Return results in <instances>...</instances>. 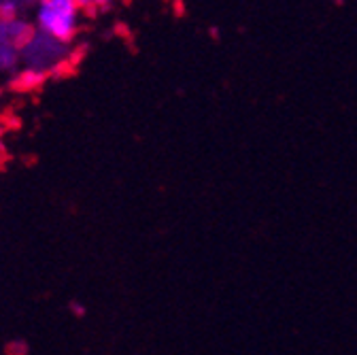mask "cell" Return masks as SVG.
<instances>
[{
  "label": "cell",
  "mask_w": 357,
  "mask_h": 355,
  "mask_svg": "<svg viewBox=\"0 0 357 355\" xmlns=\"http://www.w3.org/2000/svg\"><path fill=\"white\" fill-rule=\"evenodd\" d=\"M79 9L77 0H38L36 26L40 32L68 45L79 28Z\"/></svg>",
  "instance_id": "cell-1"
},
{
  "label": "cell",
  "mask_w": 357,
  "mask_h": 355,
  "mask_svg": "<svg viewBox=\"0 0 357 355\" xmlns=\"http://www.w3.org/2000/svg\"><path fill=\"white\" fill-rule=\"evenodd\" d=\"M68 54L66 50V43L45 34V32H36L32 36V40L24 47V60L28 62L30 68H36V70H43L47 73L52 66H56L60 60H64Z\"/></svg>",
  "instance_id": "cell-2"
},
{
  "label": "cell",
  "mask_w": 357,
  "mask_h": 355,
  "mask_svg": "<svg viewBox=\"0 0 357 355\" xmlns=\"http://www.w3.org/2000/svg\"><path fill=\"white\" fill-rule=\"evenodd\" d=\"M34 34L36 30L26 20H20V17L0 20V45H11V47L24 50Z\"/></svg>",
  "instance_id": "cell-3"
},
{
  "label": "cell",
  "mask_w": 357,
  "mask_h": 355,
  "mask_svg": "<svg viewBox=\"0 0 357 355\" xmlns=\"http://www.w3.org/2000/svg\"><path fill=\"white\" fill-rule=\"evenodd\" d=\"M20 62V50L11 45H0V70H13Z\"/></svg>",
  "instance_id": "cell-4"
},
{
  "label": "cell",
  "mask_w": 357,
  "mask_h": 355,
  "mask_svg": "<svg viewBox=\"0 0 357 355\" xmlns=\"http://www.w3.org/2000/svg\"><path fill=\"white\" fill-rule=\"evenodd\" d=\"M79 7L83 11H89V13H94V11H100V9H107L111 7L113 3H117V0H77Z\"/></svg>",
  "instance_id": "cell-5"
},
{
  "label": "cell",
  "mask_w": 357,
  "mask_h": 355,
  "mask_svg": "<svg viewBox=\"0 0 357 355\" xmlns=\"http://www.w3.org/2000/svg\"><path fill=\"white\" fill-rule=\"evenodd\" d=\"M13 3H17L20 7H24V5H30V3H36V0H13Z\"/></svg>",
  "instance_id": "cell-6"
}]
</instances>
